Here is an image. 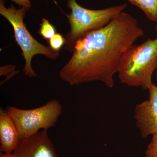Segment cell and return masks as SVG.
Segmentation results:
<instances>
[{
    "label": "cell",
    "instance_id": "obj_9",
    "mask_svg": "<svg viewBox=\"0 0 157 157\" xmlns=\"http://www.w3.org/2000/svg\"><path fill=\"white\" fill-rule=\"evenodd\" d=\"M143 11L149 20L157 24V0H128Z\"/></svg>",
    "mask_w": 157,
    "mask_h": 157
},
{
    "label": "cell",
    "instance_id": "obj_5",
    "mask_svg": "<svg viewBox=\"0 0 157 157\" xmlns=\"http://www.w3.org/2000/svg\"><path fill=\"white\" fill-rule=\"evenodd\" d=\"M6 110L12 118L19 132L21 140L34 135L40 130L55 126L61 115L63 107L56 99L33 109H21L9 106Z\"/></svg>",
    "mask_w": 157,
    "mask_h": 157
},
{
    "label": "cell",
    "instance_id": "obj_2",
    "mask_svg": "<svg viewBox=\"0 0 157 157\" xmlns=\"http://www.w3.org/2000/svg\"><path fill=\"white\" fill-rule=\"evenodd\" d=\"M157 70V37L133 45L124 55L119 67V78L123 84L148 90Z\"/></svg>",
    "mask_w": 157,
    "mask_h": 157
},
{
    "label": "cell",
    "instance_id": "obj_13",
    "mask_svg": "<svg viewBox=\"0 0 157 157\" xmlns=\"http://www.w3.org/2000/svg\"><path fill=\"white\" fill-rule=\"evenodd\" d=\"M152 136L151 141L147 148L145 157H157V135Z\"/></svg>",
    "mask_w": 157,
    "mask_h": 157
},
{
    "label": "cell",
    "instance_id": "obj_7",
    "mask_svg": "<svg viewBox=\"0 0 157 157\" xmlns=\"http://www.w3.org/2000/svg\"><path fill=\"white\" fill-rule=\"evenodd\" d=\"M47 131L21 140L12 153L14 157H59Z\"/></svg>",
    "mask_w": 157,
    "mask_h": 157
},
{
    "label": "cell",
    "instance_id": "obj_16",
    "mask_svg": "<svg viewBox=\"0 0 157 157\" xmlns=\"http://www.w3.org/2000/svg\"><path fill=\"white\" fill-rule=\"evenodd\" d=\"M155 30L156 32H157V24L155 26Z\"/></svg>",
    "mask_w": 157,
    "mask_h": 157
},
{
    "label": "cell",
    "instance_id": "obj_8",
    "mask_svg": "<svg viewBox=\"0 0 157 157\" xmlns=\"http://www.w3.org/2000/svg\"><path fill=\"white\" fill-rule=\"evenodd\" d=\"M21 140L19 132L6 109L0 108V151L12 154Z\"/></svg>",
    "mask_w": 157,
    "mask_h": 157
},
{
    "label": "cell",
    "instance_id": "obj_11",
    "mask_svg": "<svg viewBox=\"0 0 157 157\" xmlns=\"http://www.w3.org/2000/svg\"><path fill=\"white\" fill-rule=\"evenodd\" d=\"M49 47L52 50L59 52L66 43V39L61 34L56 33L49 40Z\"/></svg>",
    "mask_w": 157,
    "mask_h": 157
},
{
    "label": "cell",
    "instance_id": "obj_10",
    "mask_svg": "<svg viewBox=\"0 0 157 157\" xmlns=\"http://www.w3.org/2000/svg\"><path fill=\"white\" fill-rule=\"evenodd\" d=\"M39 25L40 28L38 33L43 39L49 41L56 34L55 28L48 21V20L42 18V23Z\"/></svg>",
    "mask_w": 157,
    "mask_h": 157
},
{
    "label": "cell",
    "instance_id": "obj_1",
    "mask_svg": "<svg viewBox=\"0 0 157 157\" xmlns=\"http://www.w3.org/2000/svg\"><path fill=\"white\" fill-rule=\"evenodd\" d=\"M144 35L137 20L123 11L106 26L76 42L60 77L71 86L99 81L113 87L122 58Z\"/></svg>",
    "mask_w": 157,
    "mask_h": 157
},
{
    "label": "cell",
    "instance_id": "obj_6",
    "mask_svg": "<svg viewBox=\"0 0 157 157\" xmlns=\"http://www.w3.org/2000/svg\"><path fill=\"white\" fill-rule=\"evenodd\" d=\"M157 82L148 90L149 98L135 107L134 117L135 124L141 137L157 135Z\"/></svg>",
    "mask_w": 157,
    "mask_h": 157
},
{
    "label": "cell",
    "instance_id": "obj_4",
    "mask_svg": "<svg viewBox=\"0 0 157 157\" xmlns=\"http://www.w3.org/2000/svg\"><path fill=\"white\" fill-rule=\"evenodd\" d=\"M5 2V0H0V14L13 27L15 41L22 51V56L25 60L23 71L28 77H36V73L31 65L33 58L36 55H42L54 60L59 56V52L52 50L49 46L39 43L28 30L24 19L29 9L21 7L17 9L13 4L6 8Z\"/></svg>",
    "mask_w": 157,
    "mask_h": 157
},
{
    "label": "cell",
    "instance_id": "obj_12",
    "mask_svg": "<svg viewBox=\"0 0 157 157\" xmlns=\"http://www.w3.org/2000/svg\"><path fill=\"white\" fill-rule=\"evenodd\" d=\"M15 66L14 65H8V66L1 67V69H0L1 76H4V75L7 76L6 78L2 82V83L8 81L14 75L18 73V71H15Z\"/></svg>",
    "mask_w": 157,
    "mask_h": 157
},
{
    "label": "cell",
    "instance_id": "obj_14",
    "mask_svg": "<svg viewBox=\"0 0 157 157\" xmlns=\"http://www.w3.org/2000/svg\"><path fill=\"white\" fill-rule=\"evenodd\" d=\"M12 2L17 4L21 7L29 9L32 6L30 0H11Z\"/></svg>",
    "mask_w": 157,
    "mask_h": 157
},
{
    "label": "cell",
    "instance_id": "obj_3",
    "mask_svg": "<svg viewBox=\"0 0 157 157\" xmlns=\"http://www.w3.org/2000/svg\"><path fill=\"white\" fill-rule=\"evenodd\" d=\"M127 6V4H124L100 10H91L82 7L76 0H68V8L71 12L65 14L70 29L65 38V49L73 52L78 40L106 26L123 12Z\"/></svg>",
    "mask_w": 157,
    "mask_h": 157
},
{
    "label": "cell",
    "instance_id": "obj_15",
    "mask_svg": "<svg viewBox=\"0 0 157 157\" xmlns=\"http://www.w3.org/2000/svg\"><path fill=\"white\" fill-rule=\"evenodd\" d=\"M0 157H14V156L13 154H12V153L8 154L3 153L1 152Z\"/></svg>",
    "mask_w": 157,
    "mask_h": 157
}]
</instances>
